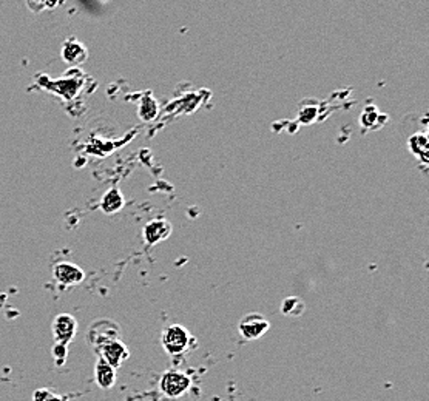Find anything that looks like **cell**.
Here are the masks:
<instances>
[{
  "label": "cell",
  "mask_w": 429,
  "mask_h": 401,
  "mask_svg": "<svg viewBox=\"0 0 429 401\" xmlns=\"http://www.w3.org/2000/svg\"><path fill=\"white\" fill-rule=\"evenodd\" d=\"M270 329V322L261 313H248L244 315L238 324V332L245 341H255L258 338L266 335Z\"/></svg>",
  "instance_id": "4"
},
{
  "label": "cell",
  "mask_w": 429,
  "mask_h": 401,
  "mask_svg": "<svg viewBox=\"0 0 429 401\" xmlns=\"http://www.w3.org/2000/svg\"><path fill=\"white\" fill-rule=\"evenodd\" d=\"M98 355L101 360H104L107 364H110L111 367H121L124 361L130 357V352H129V348L121 341V340H116V341H111L105 346H102L101 349L96 350Z\"/></svg>",
  "instance_id": "6"
},
{
  "label": "cell",
  "mask_w": 429,
  "mask_h": 401,
  "mask_svg": "<svg viewBox=\"0 0 429 401\" xmlns=\"http://www.w3.org/2000/svg\"><path fill=\"white\" fill-rule=\"evenodd\" d=\"M192 388V379L184 372L167 371L160 380V390L169 398H179Z\"/></svg>",
  "instance_id": "3"
},
{
  "label": "cell",
  "mask_w": 429,
  "mask_h": 401,
  "mask_svg": "<svg viewBox=\"0 0 429 401\" xmlns=\"http://www.w3.org/2000/svg\"><path fill=\"white\" fill-rule=\"evenodd\" d=\"M53 355H54V358H56V363H58L59 366L65 363V358H67V344L56 343L54 349H53Z\"/></svg>",
  "instance_id": "14"
},
{
  "label": "cell",
  "mask_w": 429,
  "mask_h": 401,
  "mask_svg": "<svg viewBox=\"0 0 429 401\" xmlns=\"http://www.w3.org/2000/svg\"><path fill=\"white\" fill-rule=\"evenodd\" d=\"M306 310V304L298 296H289L281 303V312L286 317H300Z\"/></svg>",
  "instance_id": "11"
},
{
  "label": "cell",
  "mask_w": 429,
  "mask_h": 401,
  "mask_svg": "<svg viewBox=\"0 0 429 401\" xmlns=\"http://www.w3.org/2000/svg\"><path fill=\"white\" fill-rule=\"evenodd\" d=\"M94 381L101 389H111L116 383V369L99 358L94 364Z\"/></svg>",
  "instance_id": "8"
},
{
  "label": "cell",
  "mask_w": 429,
  "mask_h": 401,
  "mask_svg": "<svg viewBox=\"0 0 429 401\" xmlns=\"http://www.w3.org/2000/svg\"><path fill=\"white\" fill-rule=\"evenodd\" d=\"M121 207H122V196L116 190L108 192L104 196V199H102V209L108 211V213H113V211L119 210Z\"/></svg>",
  "instance_id": "12"
},
{
  "label": "cell",
  "mask_w": 429,
  "mask_h": 401,
  "mask_svg": "<svg viewBox=\"0 0 429 401\" xmlns=\"http://www.w3.org/2000/svg\"><path fill=\"white\" fill-rule=\"evenodd\" d=\"M54 278L62 286H76L79 282H82L85 278V273L82 269L73 263H59L54 265L53 269Z\"/></svg>",
  "instance_id": "7"
},
{
  "label": "cell",
  "mask_w": 429,
  "mask_h": 401,
  "mask_svg": "<svg viewBox=\"0 0 429 401\" xmlns=\"http://www.w3.org/2000/svg\"><path fill=\"white\" fill-rule=\"evenodd\" d=\"M62 59L70 65H79L87 59V50L79 42H65L62 48Z\"/></svg>",
  "instance_id": "10"
},
{
  "label": "cell",
  "mask_w": 429,
  "mask_h": 401,
  "mask_svg": "<svg viewBox=\"0 0 429 401\" xmlns=\"http://www.w3.org/2000/svg\"><path fill=\"white\" fill-rule=\"evenodd\" d=\"M161 344L169 355H182L193 346V336L184 326L172 324L162 330Z\"/></svg>",
  "instance_id": "2"
},
{
  "label": "cell",
  "mask_w": 429,
  "mask_h": 401,
  "mask_svg": "<svg viewBox=\"0 0 429 401\" xmlns=\"http://www.w3.org/2000/svg\"><path fill=\"white\" fill-rule=\"evenodd\" d=\"M172 233V227L165 221H153L144 229V238L148 244H158Z\"/></svg>",
  "instance_id": "9"
},
{
  "label": "cell",
  "mask_w": 429,
  "mask_h": 401,
  "mask_svg": "<svg viewBox=\"0 0 429 401\" xmlns=\"http://www.w3.org/2000/svg\"><path fill=\"white\" fill-rule=\"evenodd\" d=\"M59 0H27V4L30 6L31 11L34 13H41L42 10H46V8H56Z\"/></svg>",
  "instance_id": "13"
},
{
  "label": "cell",
  "mask_w": 429,
  "mask_h": 401,
  "mask_svg": "<svg viewBox=\"0 0 429 401\" xmlns=\"http://www.w3.org/2000/svg\"><path fill=\"white\" fill-rule=\"evenodd\" d=\"M87 340H89L90 346L96 352L102 346L121 340V326L116 321L108 318L93 321L89 327V332H87Z\"/></svg>",
  "instance_id": "1"
},
{
  "label": "cell",
  "mask_w": 429,
  "mask_h": 401,
  "mask_svg": "<svg viewBox=\"0 0 429 401\" xmlns=\"http://www.w3.org/2000/svg\"><path fill=\"white\" fill-rule=\"evenodd\" d=\"M51 332L56 343L68 344L77 334V321L70 313H60L53 321Z\"/></svg>",
  "instance_id": "5"
}]
</instances>
